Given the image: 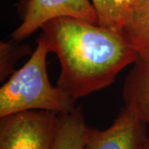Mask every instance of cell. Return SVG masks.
Here are the masks:
<instances>
[{"instance_id":"8","label":"cell","mask_w":149,"mask_h":149,"mask_svg":"<svg viewBox=\"0 0 149 149\" xmlns=\"http://www.w3.org/2000/svg\"><path fill=\"white\" fill-rule=\"evenodd\" d=\"M88 126L80 107L59 114V125L52 149H83Z\"/></svg>"},{"instance_id":"10","label":"cell","mask_w":149,"mask_h":149,"mask_svg":"<svg viewBox=\"0 0 149 149\" xmlns=\"http://www.w3.org/2000/svg\"><path fill=\"white\" fill-rule=\"evenodd\" d=\"M98 15L99 25L122 32L123 19L114 0H91Z\"/></svg>"},{"instance_id":"9","label":"cell","mask_w":149,"mask_h":149,"mask_svg":"<svg viewBox=\"0 0 149 149\" xmlns=\"http://www.w3.org/2000/svg\"><path fill=\"white\" fill-rule=\"evenodd\" d=\"M13 39L0 43V80L3 81L14 73V65L23 56L31 52V47L26 44H19Z\"/></svg>"},{"instance_id":"6","label":"cell","mask_w":149,"mask_h":149,"mask_svg":"<svg viewBox=\"0 0 149 149\" xmlns=\"http://www.w3.org/2000/svg\"><path fill=\"white\" fill-rule=\"evenodd\" d=\"M123 100L125 108L149 126V60L138 56L124 81Z\"/></svg>"},{"instance_id":"4","label":"cell","mask_w":149,"mask_h":149,"mask_svg":"<svg viewBox=\"0 0 149 149\" xmlns=\"http://www.w3.org/2000/svg\"><path fill=\"white\" fill-rule=\"evenodd\" d=\"M21 24L12 34L13 40L26 39L43 24L58 17H74L99 24L91 0H27L22 8Z\"/></svg>"},{"instance_id":"1","label":"cell","mask_w":149,"mask_h":149,"mask_svg":"<svg viewBox=\"0 0 149 149\" xmlns=\"http://www.w3.org/2000/svg\"><path fill=\"white\" fill-rule=\"evenodd\" d=\"M41 37L58 57L57 86L76 101L110 85L138 57L123 34L74 17H58L43 24Z\"/></svg>"},{"instance_id":"7","label":"cell","mask_w":149,"mask_h":149,"mask_svg":"<svg viewBox=\"0 0 149 149\" xmlns=\"http://www.w3.org/2000/svg\"><path fill=\"white\" fill-rule=\"evenodd\" d=\"M123 34L139 56L149 60V0H137L126 17Z\"/></svg>"},{"instance_id":"2","label":"cell","mask_w":149,"mask_h":149,"mask_svg":"<svg viewBox=\"0 0 149 149\" xmlns=\"http://www.w3.org/2000/svg\"><path fill=\"white\" fill-rule=\"evenodd\" d=\"M48 52L47 45L40 36L28 61L0 89V118L31 110L61 114L76 108L73 98L51 84L47 71Z\"/></svg>"},{"instance_id":"12","label":"cell","mask_w":149,"mask_h":149,"mask_svg":"<svg viewBox=\"0 0 149 149\" xmlns=\"http://www.w3.org/2000/svg\"><path fill=\"white\" fill-rule=\"evenodd\" d=\"M143 149H149V138L148 139V141H147V143L145 144V146H144Z\"/></svg>"},{"instance_id":"11","label":"cell","mask_w":149,"mask_h":149,"mask_svg":"<svg viewBox=\"0 0 149 149\" xmlns=\"http://www.w3.org/2000/svg\"><path fill=\"white\" fill-rule=\"evenodd\" d=\"M114 1H115V3H116L118 8L119 10V13L121 14V17H122L123 25V22H124L126 17L128 16L129 11L132 8L134 3L137 0H114Z\"/></svg>"},{"instance_id":"3","label":"cell","mask_w":149,"mask_h":149,"mask_svg":"<svg viewBox=\"0 0 149 149\" xmlns=\"http://www.w3.org/2000/svg\"><path fill=\"white\" fill-rule=\"evenodd\" d=\"M59 113L21 112L0 118V149H52Z\"/></svg>"},{"instance_id":"5","label":"cell","mask_w":149,"mask_h":149,"mask_svg":"<svg viewBox=\"0 0 149 149\" xmlns=\"http://www.w3.org/2000/svg\"><path fill=\"white\" fill-rule=\"evenodd\" d=\"M148 125L133 111L123 108L109 128H87L83 149H143Z\"/></svg>"}]
</instances>
